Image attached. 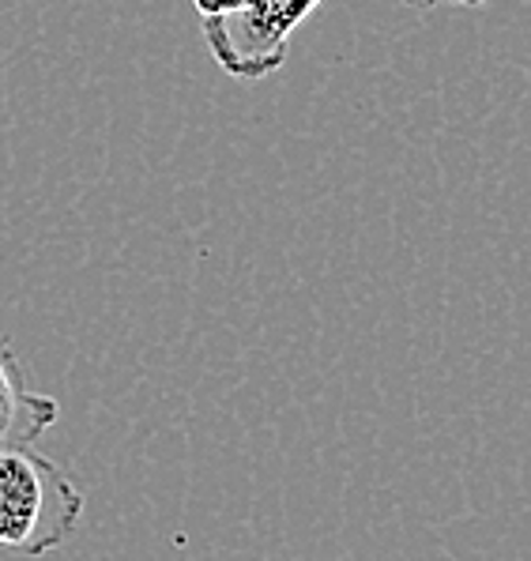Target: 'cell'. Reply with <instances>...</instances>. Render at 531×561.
I'll return each instance as SVG.
<instances>
[{
    "label": "cell",
    "instance_id": "obj_1",
    "mask_svg": "<svg viewBox=\"0 0 531 561\" xmlns=\"http://www.w3.org/2000/svg\"><path fill=\"white\" fill-rule=\"evenodd\" d=\"M83 494L61 463L34 448L0 453V547L46 558L72 539L83 520Z\"/></svg>",
    "mask_w": 531,
    "mask_h": 561
},
{
    "label": "cell",
    "instance_id": "obj_4",
    "mask_svg": "<svg viewBox=\"0 0 531 561\" xmlns=\"http://www.w3.org/2000/svg\"><path fill=\"white\" fill-rule=\"evenodd\" d=\"M411 4H460V8H478L486 0H411Z\"/></svg>",
    "mask_w": 531,
    "mask_h": 561
},
{
    "label": "cell",
    "instance_id": "obj_2",
    "mask_svg": "<svg viewBox=\"0 0 531 561\" xmlns=\"http://www.w3.org/2000/svg\"><path fill=\"white\" fill-rule=\"evenodd\" d=\"M321 0H250L242 12L204 20V42L227 76L256 83L287 60L290 34L313 15Z\"/></svg>",
    "mask_w": 531,
    "mask_h": 561
},
{
    "label": "cell",
    "instance_id": "obj_3",
    "mask_svg": "<svg viewBox=\"0 0 531 561\" xmlns=\"http://www.w3.org/2000/svg\"><path fill=\"white\" fill-rule=\"evenodd\" d=\"M57 419L61 403L46 392H34L12 340L0 335V453L31 448Z\"/></svg>",
    "mask_w": 531,
    "mask_h": 561
}]
</instances>
